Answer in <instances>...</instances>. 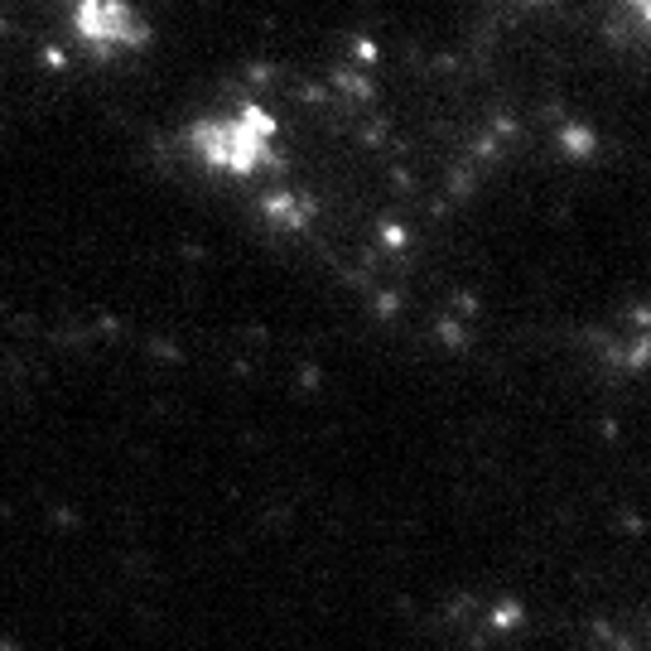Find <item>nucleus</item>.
Listing matches in <instances>:
<instances>
[{"mask_svg":"<svg viewBox=\"0 0 651 651\" xmlns=\"http://www.w3.org/2000/svg\"><path fill=\"white\" fill-rule=\"evenodd\" d=\"M280 121L261 102H242L232 116H208L189 131V150L198 160L217 169V174H232V179H251L261 169L280 164Z\"/></svg>","mask_w":651,"mask_h":651,"instance_id":"obj_1","label":"nucleus"},{"mask_svg":"<svg viewBox=\"0 0 651 651\" xmlns=\"http://www.w3.org/2000/svg\"><path fill=\"white\" fill-rule=\"evenodd\" d=\"M73 29L82 44H92L97 54H136L150 44V20L140 15L131 0H78L73 5Z\"/></svg>","mask_w":651,"mask_h":651,"instance_id":"obj_2","label":"nucleus"},{"mask_svg":"<svg viewBox=\"0 0 651 651\" xmlns=\"http://www.w3.org/2000/svg\"><path fill=\"white\" fill-rule=\"evenodd\" d=\"M266 213L275 222H285V227H304V217L314 213V203H304L295 193H275V198H266Z\"/></svg>","mask_w":651,"mask_h":651,"instance_id":"obj_3","label":"nucleus"},{"mask_svg":"<svg viewBox=\"0 0 651 651\" xmlns=\"http://www.w3.org/2000/svg\"><path fill=\"white\" fill-rule=\"evenodd\" d=\"M637 15H642V20H647V15H651V5H647V0H637Z\"/></svg>","mask_w":651,"mask_h":651,"instance_id":"obj_4","label":"nucleus"}]
</instances>
